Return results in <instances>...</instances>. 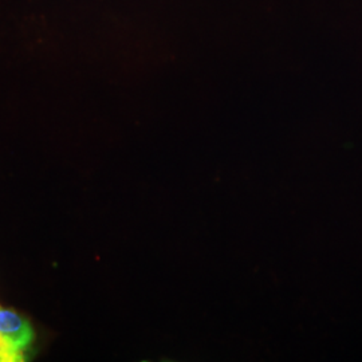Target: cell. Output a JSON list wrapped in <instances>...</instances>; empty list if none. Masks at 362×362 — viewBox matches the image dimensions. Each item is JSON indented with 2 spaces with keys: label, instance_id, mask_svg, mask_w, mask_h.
<instances>
[{
  "label": "cell",
  "instance_id": "cell-1",
  "mask_svg": "<svg viewBox=\"0 0 362 362\" xmlns=\"http://www.w3.org/2000/svg\"><path fill=\"white\" fill-rule=\"evenodd\" d=\"M0 334L22 351H26L34 341V330L26 318L6 309H0Z\"/></svg>",
  "mask_w": 362,
  "mask_h": 362
},
{
  "label": "cell",
  "instance_id": "cell-2",
  "mask_svg": "<svg viewBox=\"0 0 362 362\" xmlns=\"http://www.w3.org/2000/svg\"><path fill=\"white\" fill-rule=\"evenodd\" d=\"M25 361V351L15 348L13 344L0 334V362Z\"/></svg>",
  "mask_w": 362,
  "mask_h": 362
}]
</instances>
